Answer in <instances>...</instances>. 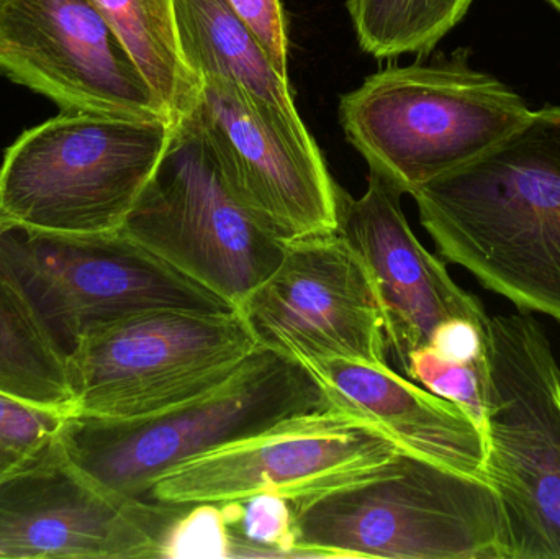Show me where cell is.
I'll return each instance as SVG.
<instances>
[{
  "label": "cell",
  "instance_id": "obj_3",
  "mask_svg": "<svg viewBox=\"0 0 560 559\" xmlns=\"http://www.w3.org/2000/svg\"><path fill=\"white\" fill-rule=\"evenodd\" d=\"M329 407L328 394L305 364L259 345L229 380L192 399L133 419L69 414L56 439L105 491L147 499L154 482L176 466L280 420Z\"/></svg>",
  "mask_w": 560,
  "mask_h": 559
},
{
  "label": "cell",
  "instance_id": "obj_16",
  "mask_svg": "<svg viewBox=\"0 0 560 559\" xmlns=\"http://www.w3.org/2000/svg\"><path fill=\"white\" fill-rule=\"evenodd\" d=\"M300 363L322 384L332 407L381 430L404 452L482 478L486 436L456 404L400 376L388 364L342 358Z\"/></svg>",
  "mask_w": 560,
  "mask_h": 559
},
{
  "label": "cell",
  "instance_id": "obj_10",
  "mask_svg": "<svg viewBox=\"0 0 560 559\" xmlns=\"http://www.w3.org/2000/svg\"><path fill=\"white\" fill-rule=\"evenodd\" d=\"M206 138L236 199L290 243L336 232L338 183L300 115L246 89L207 79L186 115Z\"/></svg>",
  "mask_w": 560,
  "mask_h": 559
},
{
  "label": "cell",
  "instance_id": "obj_18",
  "mask_svg": "<svg viewBox=\"0 0 560 559\" xmlns=\"http://www.w3.org/2000/svg\"><path fill=\"white\" fill-rule=\"evenodd\" d=\"M0 393L62 416L74 414L66 354L2 263Z\"/></svg>",
  "mask_w": 560,
  "mask_h": 559
},
{
  "label": "cell",
  "instance_id": "obj_2",
  "mask_svg": "<svg viewBox=\"0 0 560 559\" xmlns=\"http://www.w3.org/2000/svg\"><path fill=\"white\" fill-rule=\"evenodd\" d=\"M300 558L509 559L495 489L410 453L292 502Z\"/></svg>",
  "mask_w": 560,
  "mask_h": 559
},
{
  "label": "cell",
  "instance_id": "obj_5",
  "mask_svg": "<svg viewBox=\"0 0 560 559\" xmlns=\"http://www.w3.org/2000/svg\"><path fill=\"white\" fill-rule=\"evenodd\" d=\"M177 121L61 112L23 131L0 166V217L62 233L124 226Z\"/></svg>",
  "mask_w": 560,
  "mask_h": 559
},
{
  "label": "cell",
  "instance_id": "obj_1",
  "mask_svg": "<svg viewBox=\"0 0 560 559\" xmlns=\"http://www.w3.org/2000/svg\"><path fill=\"white\" fill-rule=\"evenodd\" d=\"M447 263L560 324V107L410 194Z\"/></svg>",
  "mask_w": 560,
  "mask_h": 559
},
{
  "label": "cell",
  "instance_id": "obj_13",
  "mask_svg": "<svg viewBox=\"0 0 560 559\" xmlns=\"http://www.w3.org/2000/svg\"><path fill=\"white\" fill-rule=\"evenodd\" d=\"M238 311L259 345L295 360L388 364L377 289L338 230L285 243L276 271Z\"/></svg>",
  "mask_w": 560,
  "mask_h": 559
},
{
  "label": "cell",
  "instance_id": "obj_4",
  "mask_svg": "<svg viewBox=\"0 0 560 559\" xmlns=\"http://www.w3.org/2000/svg\"><path fill=\"white\" fill-rule=\"evenodd\" d=\"M532 112L522 95L460 55L382 69L339 102L349 143L401 194L486 153Z\"/></svg>",
  "mask_w": 560,
  "mask_h": 559
},
{
  "label": "cell",
  "instance_id": "obj_14",
  "mask_svg": "<svg viewBox=\"0 0 560 559\" xmlns=\"http://www.w3.org/2000/svg\"><path fill=\"white\" fill-rule=\"evenodd\" d=\"M0 74L61 112L176 121L88 0H0Z\"/></svg>",
  "mask_w": 560,
  "mask_h": 559
},
{
  "label": "cell",
  "instance_id": "obj_8",
  "mask_svg": "<svg viewBox=\"0 0 560 559\" xmlns=\"http://www.w3.org/2000/svg\"><path fill=\"white\" fill-rule=\"evenodd\" d=\"M259 347L238 308L143 312L95 328L69 351L74 414L151 416L229 380Z\"/></svg>",
  "mask_w": 560,
  "mask_h": 559
},
{
  "label": "cell",
  "instance_id": "obj_25",
  "mask_svg": "<svg viewBox=\"0 0 560 559\" xmlns=\"http://www.w3.org/2000/svg\"><path fill=\"white\" fill-rule=\"evenodd\" d=\"M236 16L259 39L276 68L287 75L289 36L282 0H225Z\"/></svg>",
  "mask_w": 560,
  "mask_h": 559
},
{
  "label": "cell",
  "instance_id": "obj_7",
  "mask_svg": "<svg viewBox=\"0 0 560 559\" xmlns=\"http://www.w3.org/2000/svg\"><path fill=\"white\" fill-rule=\"evenodd\" d=\"M0 263L66 357L95 328L143 312L235 311L121 229L49 232L0 217Z\"/></svg>",
  "mask_w": 560,
  "mask_h": 559
},
{
  "label": "cell",
  "instance_id": "obj_20",
  "mask_svg": "<svg viewBox=\"0 0 560 559\" xmlns=\"http://www.w3.org/2000/svg\"><path fill=\"white\" fill-rule=\"evenodd\" d=\"M474 0H346L365 55L394 59L427 55L459 25Z\"/></svg>",
  "mask_w": 560,
  "mask_h": 559
},
{
  "label": "cell",
  "instance_id": "obj_26",
  "mask_svg": "<svg viewBox=\"0 0 560 559\" xmlns=\"http://www.w3.org/2000/svg\"><path fill=\"white\" fill-rule=\"evenodd\" d=\"M545 2H548L560 15V0H545Z\"/></svg>",
  "mask_w": 560,
  "mask_h": 559
},
{
  "label": "cell",
  "instance_id": "obj_15",
  "mask_svg": "<svg viewBox=\"0 0 560 559\" xmlns=\"http://www.w3.org/2000/svg\"><path fill=\"white\" fill-rule=\"evenodd\" d=\"M404 194L381 174L368 177L361 197L338 184V232L355 249L377 289L392 353L400 368L428 347L441 325L456 318L486 327L483 305L447 272L415 235L401 209Z\"/></svg>",
  "mask_w": 560,
  "mask_h": 559
},
{
  "label": "cell",
  "instance_id": "obj_24",
  "mask_svg": "<svg viewBox=\"0 0 560 559\" xmlns=\"http://www.w3.org/2000/svg\"><path fill=\"white\" fill-rule=\"evenodd\" d=\"M230 535L220 504L189 505L167 534L164 559L229 558Z\"/></svg>",
  "mask_w": 560,
  "mask_h": 559
},
{
  "label": "cell",
  "instance_id": "obj_21",
  "mask_svg": "<svg viewBox=\"0 0 560 559\" xmlns=\"http://www.w3.org/2000/svg\"><path fill=\"white\" fill-rule=\"evenodd\" d=\"M220 508L229 527V558H300L292 502L259 494L223 502Z\"/></svg>",
  "mask_w": 560,
  "mask_h": 559
},
{
  "label": "cell",
  "instance_id": "obj_9",
  "mask_svg": "<svg viewBox=\"0 0 560 559\" xmlns=\"http://www.w3.org/2000/svg\"><path fill=\"white\" fill-rule=\"evenodd\" d=\"M121 230L235 308L276 271L285 249L236 199L189 117L177 121Z\"/></svg>",
  "mask_w": 560,
  "mask_h": 559
},
{
  "label": "cell",
  "instance_id": "obj_17",
  "mask_svg": "<svg viewBox=\"0 0 560 559\" xmlns=\"http://www.w3.org/2000/svg\"><path fill=\"white\" fill-rule=\"evenodd\" d=\"M184 61L200 82L222 79L299 115L289 78L225 0H174Z\"/></svg>",
  "mask_w": 560,
  "mask_h": 559
},
{
  "label": "cell",
  "instance_id": "obj_23",
  "mask_svg": "<svg viewBox=\"0 0 560 559\" xmlns=\"http://www.w3.org/2000/svg\"><path fill=\"white\" fill-rule=\"evenodd\" d=\"M62 417L0 393V479L49 442Z\"/></svg>",
  "mask_w": 560,
  "mask_h": 559
},
{
  "label": "cell",
  "instance_id": "obj_19",
  "mask_svg": "<svg viewBox=\"0 0 560 559\" xmlns=\"http://www.w3.org/2000/svg\"><path fill=\"white\" fill-rule=\"evenodd\" d=\"M163 102L174 120L186 117L200 92V81L184 61L177 38L174 0H88Z\"/></svg>",
  "mask_w": 560,
  "mask_h": 559
},
{
  "label": "cell",
  "instance_id": "obj_12",
  "mask_svg": "<svg viewBox=\"0 0 560 559\" xmlns=\"http://www.w3.org/2000/svg\"><path fill=\"white\" fill-rule=\"evenodd\" d=\"M187 509L105 491L55 435L0 479V558L161 559Z\"/></svg>",
  "mask_w": 560,
  "mask_h": 559
},
{
  "label": "cell",
  "instance_id": "obj_22",
  "mask_svg": "<svg viewBox=\"0 0 560 559\" xmlns=\"http://www.w3.org/2000/svg\"><path fill=\"white\" fill-rule=\"evenodd\" d=\"M401 371L418 386L459 406L483 430L489 383L487 357L476 361L450 360L424 347L408 354Z\"/></svg>",
  "mask_w": 560,
  "mask_h": 559
},
{
  "label": "cell",
  "instance_id": "obj_11",
  "mask_svg": "<svg viewBox=\"0 0 560 559\" xmlns=\"http://www.w3.org/2000/svg\"><path fill=\"white\" fill-rule=\"evenodd\" d=\"M398 452L381 430L329 407L280 420L176 466L154 482L147 499L194 505L275 494L295 502L359 481Z\"/></svg>",
  "mask_w": 560,
  "mask_h": 559
},
{
  "label": "cell",
  "instance_id": "obj_6",
  "mask_svg": "<svg viewBox=\"0 0 560 559\" xmlns=\"http://www.w3.org/2000/svg\"><path fill=\"white\" fill-rule=\"evenodd\" d=\"M483 481L502 502L509 559H560V368L532 312L487 338Z\"/></svg>",
  "mask_w": 560,
  "mask_h": 559
}]
</instances>
